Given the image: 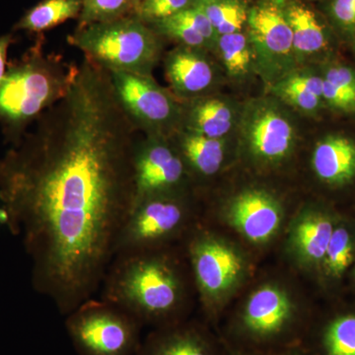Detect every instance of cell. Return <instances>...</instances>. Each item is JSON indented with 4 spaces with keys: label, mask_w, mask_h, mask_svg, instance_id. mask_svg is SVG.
I'll list each match as a JSON object with an SVG mask.
<instances>
[{
    "label": "cell",
    "mask_w": 355,
    "mask_h": 355,
    "mask_svg": "<svg viewBox=\"0 0 355 355\" xmlns=\"http://www.w3.org/2000/svg\"><path fill=\"white\" fill-rule=\"evenodd\" d=\"M137 128L84 58L67 94L0 160V203L24 236L33 286L67 316L100 291L135 198Z\"/></svg>",
    "instance_id": "cell-1"
},
{
    "label": "cell",
    "mask_w": 355,
    "mask_h": 355,
    "mask_svg": "<svg viewBox=\"0 0 355 355\" xmlns=\"http://www.w3.org/2000/svg\"><path fill=\"white\" fill-rule=\"evenodd\" d=\"M14 43V36L12 34H6L0 36V83L3 80L7 71V55L11 44Z\"/></svg>",
    "instance_id": "cell-30"
},
{
    "label": "cell",
    "mask_w": 355,
    "mask_h": 355,
    "mask_svg": "<svg viewBox=\"0 0 355 355\" xmlns=\"http://www.w3.org/2000/svg\"><path fill=\"white\" fill-rule=\"evenodd\" d=\"M187 244V253L198 291L205 304L214 307L216 301L232 291L244 273V260L234 248L205 232H193Z\"/></svg>",
    "instance_id": "cell-9"
},
{
    "label": "cell",
    "mask_w": 355,
    "mask_h": 355,
    "mask_svg": "<svg viewBox=\"0 0 355 355\" xmlns=\"http://www.w3.org/2000/svg\"><path fill=\"white\" fill-rule=\"evenodd\" d=\"M142 324L127 311L94 298L65 316V329L78 355H135Z\"/></svg>",
    "instance_id": "cell-5"
},
{
    "label": "cell",
    "mask_w": 355,
    "mask_h": 355,
    "mask_svg": "<svg viewBox=\"0 0 355 355\" xmlns=\"http://www.w3.org/2000/svg\"><path fill=\"white\" fill-rule=\"evenodd\" d=\"M331 219L323 214L310 212L301 217L293 228L292 242L301 259L307 263L324 261L334 232Z\"/></svg>",
    "instance_id": "cell-21"
},
{
    "label": "cell",
    "mask_w": 355,
    "mask_h": 355,
    "mask_svg": "<svg viewBox=\"0 0 355 355\" xmlns=\"http://www.w3.org/2000/svg\"><path fill=\"white\" fill-rule=\"evenodd\" d=\"M205 53L179 44L166 55V79L173 94L181 101L207 96L216 83V69Z\"/></svg>",
    "instance_id": "cell-12"
},
{
    "label": "cell",
    "mask_w": 355,
    "mask_h": 355,
    "mask_svg": "<svg viewBox=\"0 0 355 355\" xmlns=\"http://www.w3.org/2000/svg\"><path fill=\"white\" fill-rule=\"evenodd\" d=\"M149 26L162 38L171 39L180 46L198 50L214 51L218 39V34L207 16L196 6Z\"/></svg>",
    "instance_id": "cell-16"
},
{
    "label": "cell",
    "mask_w": 355,
    "mask_h": 355,
    "mask_svg": "<svg viewBox=\"0 0 355 355\" xmlns=\"http://www.w3.org/2000/svg\"><path fill=\"white\" fill-rule=\"evenodd\" d=\"M312 165L324 183H349L355 177V142L343 135L324 137L315 146Z\"/></svg>",
    "instance_id": "cell-18"
},
{
    "label": "cell",
    "mask_w": 355,
    "mask_h": 355,
    "mask_svg": "<svg viewBox=\"0 0 355 355\" xmlns=\"http://www.w3.org/2000/svg\"><path fill=\"white\" fill-rule=\"evenodd\" d=\"M330 16L338 30L355 39V0H331Z\"/></svg>",
    "instance_id": "cell-29"
},
{
    "label": "cell",
    "mask_w": 355,
    "mask_h": 355,
    "mask_svg": "<svg viewBox=\"0 0 355 355\" xmlns=\"http://www.w3.org/2000/svg\"><path fill=\"white\" fill-rule=\"evenodd\" d=\"M116 99L137 130L172 137L182 130L183 102L153 76L109 72Z\"/></svg>",
    "instance_id": "cell-7"
},
{
    "label": "cell",
    "mask_w": 355,
    "mask_h": 355,
    "mask_svg": "<svg viewBox=\"0 0 355 355\" xmlns=\"http://www.w3.org/2000/svg\"><path fill=\"white\" fill-rule=\"evenodd\" d=\"M241 135L248 153L266 164L288 157L296 144L295 127L288 114L270 100L248 105L242 114Z\"/></svg>",
    "instance_id": "cell-10"
},
{
    "label": "cell",
    "mask_w": 355,
    "mask_h": 355,
    "mask_svg": "<svg viewBox=\"0 0 355 355\" xmlns=\"http://www.w3.org/2000/svg\"><path fill=\"white\" fill-rule=\"evenodd\" d=\"M216 51L229 76L245 78L256 72L254 51L246 33L220 35L217 39Z\"/></svg>",
    "instance_id": "cell-23"
},
{
    "label": "cell",
    "mask_w": 355,
    "mask_h": 355,
    "mask_svg": "<svg viewBox=\"0 0 355 355\" xmlns=\"http://www.w3.org/2000/svg\"><path fill=\"white\" fill-rule=\"evenodd\" d=\"M234 123V109L220 98L203 96L183 102L182 130L220 139L232 130Z\"/></svg>",
    "instance_id": "cell-17"
},
{
    "label": "cell",
    "mask_w": 355,
    "mask_h": 355,
    "mask_svg": "<svg viewBox=\"0 0 355 355\" xmlns=\"http://www.w3.org/2000/svg\"><path fill=\"white\" fill-rule=\"evenodd\" d=\"M355 355V315H340L320 330L317 354Z\"/></svg>",
    "instance_id": "cell-25"
},
{
    "label": "cell",
    "mask_w": 355,
    "mask_h": 355,
    "mask_svg": "<svg viewBox=\"0 0 355 355\" xmlns=\"http://www.w3.org/2000/svg\"><path fill=\"white\" fill-rule=\"evenodd\" d=\"M183 158L189 175L214 176L220 170L225 156L223 139H211L181 130L171 137Z\"/></svg>",
    "instance_id": "cell-19"
},
{
    "label": "cell",
    "mask_w": 355,
    "mask_h": 355,
    "mask_svg": "<svg viewBox=\"0 0 355 355\" xmlns=\"http://www.w3.org/2000/svg\"><path fill=\"white\" fill-rule=\"evenodd\" d=\"M146 1V0H133V3H135V10L142 3V2ZM135 12V11H133Z\"/></svg>",
    "instance_id": "cell-32"
},
{
    "label": "cell",
    "mask_w": 355,
    "mask_h": 355,
    "mask_svg": "<svg viewBox=\"0 0 355 355\" xmlns=\"http://www.w3.org/2000/svg\"><path fill=\"white\" fill-rule=\"evenodd\" d=\"M286 13L298 67L328 51L330 34L315 11L297 0H288L286 1Z\"/></svg>",
    "instance_id": "cell-15"
},
{
    "label": "cell",
    "mask_w": 355,
    "mask_h": 355,
    "mask_svg": "<svg viewBox=\"0 0 355 355\" xmlns=\"http://www.w3.org/2000/svg\"><path fill=\"white\" fill-rule=\"evenodd\" d=\"M231 355H307L303 347H291L284 350H277V352H232Z\"/></svg>",
    "instance_id": "cell-31"
},
{
    "label": "cell",
    "mask_w": 355,
    "mask_h": 355,
    "mask_svg": "<svg viewBox=\"0 0 355 355\" xmlns=\"http://www.w3.org/2000/svg\"><path fill=\"white\" fill-rule=\"evenodd\" d=\"M167 248L118 254L103 279L101 299L119 306L142 326L183 322L186 286Z\"/></svg>",
    "instance_id": "cell-2"
},
{
    "label": "cell",
    "mask_w": 355,
    "mask_h": 355,
    "mask_svg": "<svg viewBox=\"0 0 355 355\" xmlns=\"http://www.w3.org/2000/svg\"><path fill=\"white\" fill-rule=\"evenodd\" d=\"M195 2L196 0H146L135 9L133 15L150 25L190 8Z\"/></svg>",
    "instance_id": "cell-28"
},
{
    "label": "cell",
    "mask_w": 355,
    "mask_h": 355,
    "mask_svg": "<svg viewBox=\"0 0 355 355\" xmlns=\"http://www.w3.org/2000/svg\"><path fill=\"white\" fill-rule=\"evenodd\" d=\"M189 176L171 137L146 135L137 142L133 160V202L147 196L183 191Z\"/></svg>",
    "instance_id": "cell-11"
},
{
    "label": "cell",
    "mask_w": 355,
    "mask_h": 355,
    "mask_svg": "<svg viewBox=\"0 0 355 355\" xmlns=\"http://www.w3.org/2000/svg\"><path fill=\"white\" fill-rule=\"evenodd\" d=\"M227 216L236 230L250 241L261 244L277 234L282 211L279 202L270 193L247 190L233 198Z\"/></svg>",
    "instance_id": "cell-13"
},
{
    "label": "cell",
    "mask_w": 355,
    "mask_h": 355,
    "mask_svg": "<svg viewBox=\"0 0 355 355\" xmlns=\"http://www.w3.org/2000/svg\"><path fill=\"white\" fill-rule=\"evenodd\" d=\"M193 6L205 13L218 36L246 28L249 8L244 0H196Z\"/></svg>",
    "instance_id": "cell-24"
},
{
    "label": "cell",
    "mask_w": 355,
    "mask_h": 355,
    "mask_svg": "<svg viewBox=\"0 0 355 355\" xmlns=\"http://www.w3.org/2000/svg\"><path fill=\"white\" fill-rule=\"evenodd\" d=\"M354 259V245L349 231L343 227L334 229L331 241L324 254L327 272L333 277H340Z\"/></svg>",
    "instance_id": "cell-27"
},
{
    "label": "cell",
    "mask_w": 355,
    "mask_h": 355,
    "mask_svg": "<svg viewBox=\"0 0 355 355\" xmlns=\"http://www.w3.org/2000/svg\"><path fill=\"white\" fill-rule=\"evenodd\" d=\"M135 355H222L202 327L178 323L156 329L141 340Z\"/></svg>",
    "instance_id": "cell-14"
},
{
    "label": "cell",
    "mask_w": 355,
    "mask_h": 355,
    "mask_svg": "<svg viewBox=\"0 0 355 355\" xmlns=\"http://www.w3.org/2000/svg\"><path fill=\"white\" fill-rule=\"evenodd\" d=\"M81 8V0H43L25 13L14 30L41 34L65 21L78 18Z\"/></svg>",
    "instance_id": "cell-22"
},
{
    "label": "cell",
    "mask_w": 355,
    "mask_h": 355,
    "mask_svg": "<svg viewBox=\"0 0 355 355\" xmlns=\"http://www.w3.org/2000/svg\"><path fill=\"white\" fill-rule=\"evenodd\" d=\"M74 67L44 53L42 40L8 64L0 83V130L6 142L19 144L28 128L67 94Z\"/></svg>",
    "instance_id": "cell-3"
},
{
    "label": "cell",
    "mask_w": 355,
    "mask_h": 355,
    "mask_svg": "<svg viewBox=\"0 0 355 355\" xmlns=\"http://www.w3.org/2000/svg\"><path fill=\"white\" fill-rule=\"evenodd\" d=\"M83 8L79 15L78 27L95 23L109 22L132 15L133 0H81Z\"/></svg>",
    "instance_id": "cell-26"
},
{
    "label": "cell",
    "mask_w": 355,
    "mask_h": 355,
    "mask_svg": "<svg viewBox=\"0 0 355 355\" xmlns=\"http://www.w3.org/2000/svg\"><path fill=\"white\" fill-rule=\"evenodd\" d=\"M355 40V39H354Z\"/></svg>",
    "instance_id": "cell-33"
},
{
    "label": "cell",
    "mask_w": 355,
    "mask_h": 355,
    "mask_svg": "<svg viewBox=\"0 0 355 355\" xmlns=\"http://www.w3.org/2000/svg\"><path fill=\"white\" fill-rule=\"evenodd\" d=\"M286 1L260 0L248 14L246 34L253 48L256 72L270 87L299 69Z\"/></svg>",
    "instance_id": "cell-8"
},
{
    "label": "cell",
    "mask_w": 355,
    "mask_h": 355,
    "mask_svg": "<svg viewBox=\"0 0 355 355\" xmlns=\"http://www.w3.org/2000/svg\"><path fill=\"white\" fill-rule=\"evenodd\" d=\"M270 88L282 102L307 114H317L324 105L320 72L298 69Z\"/></svg>",
    "instance_id": "cell-20"
},
{
    "label": "cell",
    "mask_w": 355,
    "mask_h": 355,
    "mask_svg": "<svg viewBox=\"0 0 355 355\" xmlns=\"http://www.w3.org/2000/svg\"><path fill=\"white\" fill-rule=\"evenodd\" d=\"M184 191L147 196L133 202L114 246L118 254L166 248L167 243L183 234L189 223Z\"/></svg>",
    "instance_id": "cell-6"
},
{
    "label": "cell",
    "mask_w": 355,
    "mask_h": 355,
    "mask_svg": "<svg viewBox=\"0 0 355 355\" xmlns=\"http://www.w3.org/2000/svg\"><path fill=\"white\" fill-rule=\"evenodd\" d=\"M162 37L135 15L78 27L67 42L108 72L151 76L162 55Z\"/></svg>",
    "instance_id": "cell-4"
}]
</instances>
